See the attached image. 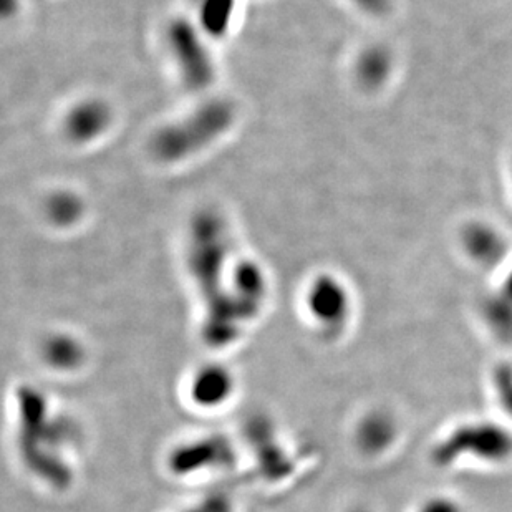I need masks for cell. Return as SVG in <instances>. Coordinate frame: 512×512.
<instances>
[{
  "label": "cell",
  "mask_w": 512,
  "mask_h": 512,
  "mask_svg": "<svg viewBox=\"0 0 512 512\" xmlns=\"http://www.w3.org/2000/svg\"><path fill=\"white\" fill-rule=\"evenodd\" d=\"M166 39L184 83L193 90L209 87L214 80L213 58L194 25L189 20H174Z\"/></svg>",
  "instance_id": "cell-3"
},
{
  "label": "cell",
  "mask_w": 512,
  "mask_h": 512,
  "mask_svg": "<svg viewBox=\"0 0 512 512\" xmlns=\"http://www.w3.org/2000/svg\"><path fill=\"white\" fill-rule=\"evenodd\" d=\"M420 512H463L461 508H459L458 504L455 501H451V499L438 498L433 499V501H428V503L421 508Z\"/></svg>",
  "instance_id": "cell-10"
},
{
  "label": "cell",
  "mask_w": 512,
  "mask_h": 512,
  "mask_svg": "<svg viewBox=\"0 0 512 512\" xmlns=\"http://www.w3.org/2000/svg\"><path fill=\"white\" fill-rule=\"evenodd\" d=\"M50 221L57 226H72L82 218L83 204L78 196L68 191L55 193L47 203Z\"/></svg>",
  "instance_id": "cell-8"
},
{
  "label": "cell",
  "mask_w": 512,
  "mask_h": 512,
  "mask_svg": "<svg viewBox=\"0 0 512 512\" xmlns=\"http://www.w3.org/2000/svg\"><path fill=\"white\" fill-rule=\"evenodd\" d=\"M395 438V425L385 415L368 416L358 430V443L367 453H380Z\"/></svg>",
  "instance_id": "cell-6"
},
{
  "label": "cell",
  "mask_w": 512,
  "mask_h": 512,
  "mask_svg": "<svg viewBox=\"0 0 512 512\" xmlns=\"http://www.w3.org/2000/svg\"><path fill=\"white\" fill-rule=\"evenodd\" d=\"M494 390L503 410L512 418V367L498 368L494 375Z\"/></svg>",
  "instance_id": "cell-9"
},
{
  "label": "cell",
  "mask_w": 512,
  "mask_h": 512,
  "mask_svg": "<svg viewBox=\"0 0 512 512\" xmlns=\"http://www.w3.org/2000/svg\"><path fill=\"white\" fill-rule=\"evenodd\" d=\"M112 121V113L105 103L98 100L82 102L68 113L65 131L75 143H88L97 140L107 130Z\"/></svg>",
  "instance_id": "cell-5"
},
{
  "label": "cell",
  "mask_w": 512,
  "mask_h": 512,
  "mask_svg": "<svg viewBox=\"0 0 512 512\" xmlns=\"http://www.w3.org/2000/svg\"><path fill=\"white\" fill-rule=\"evenodd\" d=\"M307 305L312 319L330 330L343 327L350 312L347 289L335 281L334 277H320L312 284L307 295Z\"/></svg>",
  "instance_id": "cell-4"
},
{
  "label": "cell",
  "mask_w": 512,
  "mask_h": 512,
  "mask_svg": "<svg viewBox=\"0 0 512 512\" xmlns=\"http://www.w3.org/2000/svg\"><path fill=\"white\" fill-rule=\"evenodd\" d=\"M236 9V0H203L199 19L206 34L221 37L231 25L232 15Z\"/></svg>",
  "instance_id": "cell-7"
},
{
  "label": "cell",
  "mask_w": 512,
  "mask_h": 512,
  "mask_svg": "<svg viewBox=\"0 0 512 512\" xmlns=\"http://www.w3.org/2000/svg\"><path fill=\"white\" fill-rule=\"evenodd\" d=\"M236 116L232 103L214 100L199 108L186 120L168 126L156 135L153 151L156 158L166 163L186 160L211 145L226 133Z\"/></svg>",
  "instance_id": "cell-1"
},
{
  "label": "cell",
  "mask_w": 512,
  "mask_h": 512,
  "mask_svg": "<svg viewBox=\"0 0 512 512\" xmlns=\"http://www.w3.org/2000/svg\"><path fill=\"white\" fill-rule=\"evenodd\" d=\"M512 455V435L503 426L476 421L461 425L441 441L435 451L436 463L455 464L459 458H474L486 463H501Z\"/></svg>",
  "instance_id": "cell-2"
}]
</instances>
